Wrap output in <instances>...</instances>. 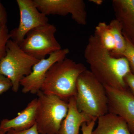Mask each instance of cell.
<instances>
[{
  "label": "cell",
  "instance_id": "7c38bea8",
  "mask_svg": "<svg viewBox=\"0 0 134 134\" xmlns=\"http://www.w3.org/2000/svg\"><path fill=\"white\" fill-rule=\"evenodd\" d=\"M112 6L123 35L134 45V0H113Z\"/></svg>",
  "mask_w": 134,
  "mask_h": 134
},
{
  "label": "cell",
  "instance_id": "cb8c5ba5",
  "mask_svg": "<svg viewBox=\"0 0 134 134\" xmlns=\"http://www.w3.org/2000/svg\"><path fill=\"white\" fill-rule=\"evenodd\" d=\"M90 1L97 5H102L103 2L102 0H91Z\"/></svg>",
  "mask_w": 134,
  "mask_h": 134
},
{
  "label": "cell",
  "instance_id": "7402d4cb",
  "mask_svg": "<svg viewBox=\"0 0 134 134\" xmlns=\"http://www.w3.org/2000/svg\"><path fill=\"white\" fill-rule=\"evenodd\" d=\"M125 82L128 88L134 96V74L132 72L126 76L125 78Z\"/></svg>",
  "mask_w": 134,
  "mask_h": 134
},
{
  "label": "cell",
  "instance_id": "8fae6325",
  "mask_svg": "<svg viewBox=\"0 0 134 134\" xmlns=\"http://www.w3.org/2000/svg\"><path fill=\"white\" fill-rule=\"evenodd\" d=\"M37 98L34 99L16 117L3 119L0 123V132L6 134L9 130L22 131L29 129L36 124Z\"/></svg>",
  "mask_w": 134,
  "mask_h": 134
},
{
  "label": "cell",
  "instance_id": "e0dca14e",
  "mask_svg": "<svg viewBox=\"0 0 134 134\" xmlns=\"http://www.w3.org/2000/svg\"><path fill=\"white\" fill-rule=\"evenodd\" d=\"M10 35L7 25L0 27V62L6 54V47Z\"/></svg>",
  "mask_w": 134,
  "mask_h": 134
},
{
  "label": "cell",
  "instance_id": "ffe728a7",
  "mask_svg": "<svg viewBox=\"0 0 134 134\" xmlns=\"http://www.w3.org/2000/svg\"><path fill=\"white\" fill-rule=\"evenodd\" d=\"M97 119L94 118L90 122H83L81 127L82 134H91Z\"/></svg>",
  "mask_w": 134,
  "mask_h": 134
},
{
  "label": "cell",
  "instance_id": "277c9868",
  "mask_svg": "<svg viewBox=\"0 0 134 134\" xmlns=\"http://www.w3.org/2000/svg\"><path fill=\"white\" fill-rule=\"evenodd\" d=\"M36 124L40 134H58L68 113V102L40 90L37 93Z\"/></svg>",
  "mask_w": 134,
  "mask_h": 134
},
{
  "label": "cell",
  "instance_id": "4fadbf2b",
  "mask_svg": "<svg viewBox=\"0 0 134 134\" xmlns=\"http://www.w3.org/2000/svg\"><path fill=\"white\" fill-rule=\"evenodd\" d=\"M68 105V113L62 122L58 134H79L82 124L91 121L94 118L78 111L75 97L69 99Z\"/></svg>",
  "mask_w": 134,
  "mask_h": 134
},
{
  "label": "cell",
  "instance_id": "9c48e42d",
  "mask_svg": "<svg viewBox=\"0 0 134 134\" xmlns=\"http://www.w3.org/2000/svg\"><path fill=\"white\" fill-rule=\"evenodd\" d=\"M69 53L68 48L62 49L37 63L32 67L31 74L24 77L20 82L23 92L37 94L41 90L46 75L50 67L55 63L65 59Z\"/></svg>",
  "mask_w": 134,
  "mask_h": 134
},
{
  "label": "cell",
  "instance_id": "ac0fdd59",
  "mask_svg": "<svg viewBox=\"0 0 134 134\" xmlns=\"http://www.w3.org/2000/svg\"><path fill=\"white\" fill-rule=\"evenodd\" d=\"M125 37V36H124ZM126 48L123 57L127 60L131 72L134 74V45L126 37Z\"/></svg>",
  "mask_w": 134,
  "mask_h": 134
},
{
  "label": "cell",
  "instance_id": "3957f363",
  "mask_svg": "<svg viewBox=\"0 0 134 134\" xmlns=\"http://www.w3.org/2000/svg\"><path fill=\"white\" fill-rule=\"evenodd\" d=\"M75 96L77 107L80 112L97 118L109 112L105 87L86 69L79 76Z\"/></svg>",
  "mask_w": 134,
  "mask_h": 134
},
{
  "label": "cell",
  "instance_id": "d6986e66",
  "mask_svg": "<svg viewBox=\"0 0 134 134\" xmlns=\"http://www.w3.org/2000/svg\"><path fill=\"white\" fill-rule=\"evenodd\" d=\"M12 84L8 78L0 74V95L12 88Z\"/></svg>",
  "mask_w": 134,
  "mask_h": 134
},
{
  "label": "cell",
  "instance_id": "9a60e30c",
  "mask_svg": "<svg viewBox=\"0 0 134 134\" xmlns=\"http://www.w3.org/2000/svg\"><path fill=\"white\" fill-rule=\"evenodd\" d=\"M115 43V47L111 54L116 58L123 57L126 46L125 37L122 33L120 24L116 19H113L108 24Z\"/></svg>",
  "mask_w": 134,
  "mask_h": 134
},
{
  "label": "cell",
  "instance_id": "5bb4252c",
  "mask_svg": "<svg viewBox=\"0 0 134 134\" xmlns=\"http://www.w3.org/2000/svg\"><path fill=\"white\" fill-rule=\"evenodd\" d=\"M97 120V126L91 134H132L125 120L113 113L108 112Z\"/></svg>",
  "mask_w": 134,
  "mask_h": 134
},
{
  "label": "cell",
  "instance_id": "7a4b0ae2",
  "mask_svg": "<svg viewBox=\"0 0 134 134\" xmlns=\"http://www.w3.org/2000/svg\"><path fill=\"white\" fill-rule=\"evenodd\" d=\"M86 69L82 63L66 57L55 63L48 69L41 91L68 101L76 96L77 79Z\"/></svg>",
  "mask_w": 134,
  "mask_h": 134
},
{
  "label": "cell",
  "instance_id": "5b68a950",
  "mask_svg": "<svg viewBox=\"0 0 134 134\" xmlns=\"http://www.w3.org/2000/svg\"><path fill=\"white\" fill-rule=\"evenodd\" d=\"M6 54L0 62V74L10 80L13 92L19 90L20 82L31 72L33 66L40 60L31 57L12 40L8 41Z\"/></svg>",
  "mask_w": 134,
  "mask_h": 134
},
{
  "label": "cell",
  "instance_id": "8992f818",
  "mask_svg": "<svg viewBox=\"0 0 134 134\" xmlns=\"http://www.w3.org/2000/svg\"><path fill=\"white\" fill-rule=\"evenodd\" d=\"M57 31L53 24L48 23L37 27L26 34L19 47L24 52L39 60L61 50L55 36Z\"/></svg>",
  "mask_w": 134,
  "mask_h": 134
},
{
  "label": "cell",
  "instance_id": "52a82bcc",
  "mask_svg": "<svg viewBox=\"0 0 134 134\" xmlns=\"http://www.w3.org/2000/svg\"><path fill=\"white\" fill-rule=\"evenodd\" d=\"M20 14L17 28L10 32V38L19 45L29 32L48 23L47 16L40 12L33 0H17Z\"/></svg>",
  "mask_w": 134,
  "mask_h": 134
},
{
  "label": "cell",
  "instance_id": "30bf717a",
  "mask_svg": "<svg viewBox=\"0 0 134 134\" xmlns=\"http://www.w3.org/2000/svg\"><path fill=\"white\" fill-rule=\"evenodd\" d=\"M105 87L108 98L109 112L122 117L131 133L134 134V95L128 88L120 90Z\"/></svg>",
  "mask_w": 134,
  "mask_h": 134
},
{
  "label": "cell",
  "instance_id": "603a6c76",
  "mask_svg": "<svg viewBox=\"0 0 134 134\" xmlns=\"http://www.w3.org/2000/svg\"><path fill=\"white\" fill-rule=\"evenodd\" d=\"M7 14L4 6L0 1V27L7 25Z\"/></svg>",
  "mask_w": 134,
  "mask_h": 134
},
{
  "label": "cell",
  "instance_id": "d4e9b609",
  "mask_svg": "<svg viewBox=\"0 0 134 134\" xmlns=\"http://www.w3.org/2000/svg\"><path fill=\"white\" fill-rule=\"evenodd\" d=\"M0 134H6L4 133H2V132H0Z\"/></svg>",
  "mask_w": 134,
  "mask_h": 134
},
{
  "label": "cell",
  "instance_id": "6da1fadb",
  "mask_svg": "<svg viewBox=\"0 0 134 134\" xmlns=\"http://www.w3.org/2000/svg\"><path fill=\"white\" fill-rule=\"evenodd\" d=\"M84 56L91 72L104 86L120 90L128 88L125 80L131 72L127 60L112 56L95 34L89 37Z\"/></svg>",
  "mask_w": 134,
  "mask_h": 134
},
{
  "label": "cell",
  "instance_id": "44dd1931",
  "mask_svg": "<svg viewBox=\"0 0 134 134\" xmlns=\"http://www.w3.org/2000/svg\"><path fill=\"white\" fill-rule=\"evenodd\" d=\"M6 134H40L39 133L37 129V125L35 124L34 126L29 129L22 131L17 130H9L7 132Z\"/></svg>",
  "mask_w": 134,
  "mask_h": 134
},
{
  "label": "cell",
  "instance_id": "ba28073f",
  "mask_svg": "<svg viewBox=\"0 0 134 134\" xmlns=\"http://www.w3.org/2000/svg\"><path fill=\"white\" fill-rule=\"evenodd\" d=\"M38 10L46 15H57L65 16L71 15L77 23L85 25L87 13L83 0H33Z\"/></svg>",
  "mask_w": 134,
  "mask_h": 134
},
{
  "label": "cell",
  "instance_id": "2e32d148",
  "mask_svg": "<svg viewBox=\"0 0 134 134\" xmlns=\"http://www.w3.org/2000/svg\"><path fill=\"white\" fill-rule=\"evenodd\" d=\"M95 34L98 38L103 47L110 52L115 47L113 37L108 24L105 22H100L95 28Z\"/></svg>",
  "mask_w": 134,
  "mask_h": 134
}]
</instances>
